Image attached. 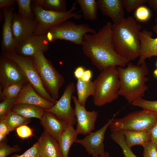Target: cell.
Masks as SVG:
<instances>
[{
    "instance_id": "cell-1",
    "label": "cell",
    "mask_w": 157,
    "mask_h": 157,
    "mask_svg": "<svg viewBox=\"0 0 157 157\" xmlns=\"http://www.w3.org/2000/svg\"><path fill=\"white\" fill-rule=\"evenodd\" d=\"M113 24L108 22L94 33L84 35L82 49L84 54L101 71L110 66L125 67L130 62L116 52L114 44Z\"/></svg>"
},
{
    "instance_id": "cell-2",
    "label": "cell",
    "mask_w": 157,
    "mask_h": 157,
    "mask_svg": "<svg viewBox=\"0 0 157 157\" xmlns=\"http://www.w3.org/2000/svg\"><path fill=\"white\" fill-rule=\"evenodd\" d=\"M141 29V25L131 16L119 23L113 24V38L115 50L120 56L129 61L139 57Z\"/></svg>"
},
{
    "instance_id": "cell-3",
    "label": "cell",
    "mask_w": 157,
    "mask_h": 157,
    "mask_svg": "<svg viewBox=\"0 0 157 157\" xmlns=\"http://www.w3.org/2000/svg\"><path fill=\"white\" fill-rule=\"evenodd\" d=\"M126 66L117 67L120 85L118 94L131 104L142 98L147 90L149 70L145 62L139 65L129 63Z\"/></svg>"
},
{
    "instance_id": "cell-4",
    "label": "cell",
    "mask_w": 157,
    "mask_h": 157,
    "mask_svg": "<svg viewBox=\"0 0 157 157\" xmlns=\"http://www.w3.org/2000/svg\"><path fill=\"white\" fill-rule=\"evenodd\" d=\"M94 82L95 92L93 97L95 105L102 106L117 99L120 85L117 67H109L101 71Z\"/></svg>"
},
{
    "instance_id": "cell-5",
    "label": "cell",
    "mask_w": 157,
    "mask_h": 157,
    "mask_svg": "<svg viewBox=\"0 0 157 157\" xmlns=\"http://www.w3.org/2000/svg\"><path fill=\"white\" fill-rule=\"evenodd\" d=\"M76 4L74 2L68 10L57 11L45 10L32 1V8L36 22L34 33L44 35L49 28L56 24L71 18L81 19L83 16L80 13V11H76Z\"/></svg>"
},
{
    "instance_id": "cell-6",
    "label": "cell",
    "mask_w": 157,
    "mask_h": 157,
    "mask_svg": "<svg viewBox=\"0 0 157 157\" xmlns=\"http://www.w3.org/2000/svg\"><path fill=\"white\" fill-rule=\"evenodd\" d=\"M44 51H38L32 57L44 86L54 99L57 101L59 91L65 81L63 76L45 56Z\"/></svg>"
},
{
    "instance_id": "cell-7",
    "label": "cell",
    "mask_w": 157,
    "mask_h": 157,
    "mask_svg": "<svg viewBox=\"0 0 157 157\" xmlns=\"http://www.w3.org/2000/svg\"><path fill=\"white\" fill-rule=\"evenodd\" d=\"M96 32L94 29L88 24H76L67 20L51 27L44 35L49 43L60 40L81 45L85 34Z\"/></svg>"
},
{
    "instance_id": "cell-8",
    "label": "cell",
    "mask_w": 157,
    "mask_h": 157,
    "mask_svg": "<svg viewBox=\"0 0 157 157\" xmlns=\"http://www.w3.org/2000/svg\"><path fill=\"white\" fill-rule=\"evenodd\" d=\"M157 119V114L142 109L114 119L109 127L111 132L125 130L147 131Z\"/></svg>"
},
{
    "instance_id": "cell-9",
    "label": "cell",
    "mask_w": 157,
    "mask_h": 157,
    "mask_svg": "<svg viewBox=\"0 0 157 157\" xmlns=\"http://www.w3.org/2000/svg\"><path fill=\"white\" fill-rule=\"evenodd\" d=\"M3 56L18 65L28 83L39 95L54 104L56 103L57 101L53 99L44 86L32 57L22 56L15 52L3 53Z\"/></svg>"
},
{
    "instance_id": "cell-10",
    "label": "cell",
    "mask_w": 157,
    "mask_h": 157,
    "mask_svg": "<svg viewBox=\"0 0 157 157\" xmlns=\"http://www.w3.org/2000/svg\"><path fill=\"white\" fill-rule=\"evenodd\" d=\"M75 91L74 83L72 82L66 87L60 99L50 108L45 110L53 114L58 119L73 126L76 123L74 109L71 106L72 94Z\"/></svg>"
},
{
    "instance_id": "cell-11",
    "label": "cell",
    "mask_w": 157,
    "mask_h": 157,
    "mask_svg": "<svg viewBox=\"0 0 157 157\" xmlns=\"http://www.w3.org/2000/svg\"><path fill=\"white\" fill-rule=\"evenodd\" d=\"M117 113L100 129L87 135L83 139H77L75 142L83 146L93 157H101L106 152L104 150V140L106 132L115 119Z\"/></svg>"
},
{
    "instance_id": "cell-12",
    "label": "cell",
    "mask_w": 157,
    "mask_h": 157,
    "mask_svg": "<svg viewBox=\"0 0 157 157\" xmlns=\"http://www.w3.org/2000/svg\"><path fill=\"white\" fill-rule=\"evenodd\" d=\"M22 69L13 61L3 56L0 59V83L3 89L10 85L28 83Z\"/></svg>"
},
{
    "instance_id": "cell-13",
    "label": "cell",
    "mask_w": 157,
    "mask_h": 157,
    "mask_svg": "<svg viewBox=\"0 0 157 157\" xmlns=\"http://www.w3.org/2000/svg\"><path fill=\"white\" fill-rule=\"evenodd\" d=\"M72 99L75 104V114L77 123L76 132L78 134L87 135L95 129L98 112L94 110L87 111L85 106L80 104L77 97L75 96H72Z\"/></svg>"
},
{
    "instance_id": "cell-14",
    "label": "cell",
    "mask_w": 157,
    "mask_h": 157,
    "mask_svg": "<svg viewBox=\"0 0 157 157\" xmlns=\"http://www.w3.org/2000/svg\"><path fill=\"white\" fill-rule=\"evenodd\" d=\"M13 37L18 44L34 33L36 27L35 19H29L20 16L15 10L12 23Z\"/></svg>"
},
{
    "instance_id": "cell-15",
    "label": "cell",
    "mask_w": 157,
    "mask_h": 157,
    "mask_svg": "<svg viewBox=\"0 0 157 157\" xmlns=\"http://www.w3.org/2000/svg\"><path fill=\"white\" fill-rule=\"evenodd\" d=\"M49 43L45 35L34 33L19 43L15 52L22 56L33 57L38 50H41L44 52L47 51Z\"/></svg>"
},
{
    "instance_id": "cell-16",
    "label": "cell",
    "mask_w": 157,
    "mask_h": 157,
    "mask_svg": "<svg viewBox=\"0 0 157 157\" xmlns=\"http://www.w3.org/2000/svg\"><path fill=\"white\" fill-rule=\"evenodd\" d=\"M2 10L4 21L2 26L1 49L3 53L15 52L18 45L13 37L12 27L15 9L11 6Z\"/></svg>"
},
{
    "instance_id": "cell-17",
    "label": "cell",
    "mask_w": 157,
    "mask_h": 157,
    "mask_svg": "<svg viewBox=\"0 0 157 157\" xmlns=\"http://www.w3.org/2000/svg\"><path fill=\"white\" fill-rule=\"evenodd\" d=\"M21 104L38 106L45 110L50 108L54 104L39 95L29 83L24 85L16 99L15 104Z\"/></svg>"
},
{
    "instance_id": "cell-18",
    "label": "cell",
    "mask_w": 157,
    "mask_h": 157,
    "mask_svg": "<svg viewBox=\"0 0 157 157\" xmlns=\"http://www.w3.org/2000/svg\"><path fill=\"white\" fill-rule=\"evenodd\" d=\"M97 2L101 13L110 18L113 24L119 23L125 18L123 0H98Z\"/></svg>"
},
{
    "instance_id": "cell-19",
    "label": "cell",
    "mask_w": 157,
    "mask_h": 157,
    "mask_svg": "<svg viewBox=\"0 0 157 157\" xmlns=\"http://www.w3.org/2000/svg\"><path fill=\"white\" fill-rule=\"evenodd\" d=\"M152 36L151 31L146 29L140 31V49L138 65L145 62L147 58L157 56V38H153Z\"/></svg>"
},
{
    "instance_id": "cell-20",
    "label": "cell",
    "mask_w": 157,
    "mask_h": 157,
    "mask_svg": "<svg viewBox=\"0 0 157 157\" xmlns=\"http://www.w3.org/2000/svg\"><path fill=\"white\" fill-rule=\"evenodd\" d=\"M40 120L44 131L58 142L68 125L66 122L58 119L53 114L46 111Z\"/></svg>"
},
{
    "instance_id": "cell-21",
    "label": "cell",
    "mask_w": 157,
    "mask_h": 157,
    "mask_svg": "<svg viewBox=\"0 0 157 157\" xmlns=\"http://www.w3.org/2000/svg\"><path fill=\"white\" fill-rule=\"evenodd\" d=\"M38 142L40 157H63L58 141L44 131Z\"/></svg>"
},
{
    "instance_id": "cell-22",
    "label": "cell",
    "mask_w": 157,
    "mask_h": 157,
    "mask_svg": "<svg viewBox=\"0 0 157 157\" xmlns=\"http://www.w3.org/2000/svg\"><path fill=\"white\" fill-rule=\"evenodd\" d=\"M126 142L131 148L136 145L143 147L151 141L150 135L148 131H137L130 130L122 131Z\"/></svg>"
},
{
    "instance_id": "cell-23",
    "label": "cell",
    "mask_w": 157,
    "mask_h": 157,
    "mask_svg": "<svg viewBox=\"0 0 157 157\" xmlns=\"http://www.w3.org/2000/svg\"><path fill=\"white\" fill-rule=\"evenodd\" d=\"M78 135L73 126L69 124L62 133L58 142L63 157H68L70 147L77 139Z\"/></svg>"
},
{
    "instance_id": "cell-24",
    "label": "cell",
    "mask_w": 157,
    "mask_h": 157,
    "mask_svg": "<svg viewBox=\"0 0 157 157\" xmlns=\"http://www.w3.org/2000/svg\"><path fill=\"white\" fill-rule=\"evenodd\" d=\"M12 110L26 118L35 117L40 120L45 112V110L42 107L25 104H15Z\"/></svg>"
},
{
    "instance_id": "cell-25",
    "label": "cell",
    "mask_w": 157,
    "mask_h": 157,
    "mask_svg": "<svg viewBox=\"0 0 157 157\" xmlns=\"http://www.w3.org/2000/svg\"><path fill=\"white\" fill-rule=\"evenodd\" d=\"M76 89L77 99L80 104L85 106L87 98L90 96H93L95 92L94 82L84 81L81 79H77Z\"/></svg>"
},
{
    "instance_id": "cell-26",
    "label": "cell",
    "mask_w": 157,
    "mask_h": 157,
    "mask_svg": "<svg viewBox=\"0 0 157 157\" xmlns=\"http://www.w3.org/2000/svg\"><path fill=\"white\" fill-rule=\"evenodd\" d=\"M83 13L85 19L94 21L97 18L98 8L97 1L95 0H76Z\"/></svg>"
},
{
    "instance_id": "cell-27",
    "label": "cell",
    "mask_w": 157,
    "mask_h": 157,
    "mask_svg": "<svg viewBox=\"0 0 157 157\" xmlns=\"http://www.w3.org/2000/svg\"><path fill=\"white\" fill-rule=\"evenodd\" d=\"M2 118L5 120L10 132L20 126L27 125L31 120V118L24 117L13 110L8 113Z\"/></svg>"
},
{
    "instance_id": "cell-28",
    "label": "cell",
    "mask_w": 157,
    "mask_h": 157,
    "mask_svg": "<svg viewBox=\"0 0 157 157\" xmlns=\"http://www.w3.org/2000/svg\"><path fill=\"white\" fill-rule=\"evenodd\" d=\"M32 1L45 10L57 11H66V0H35Z\"/></svg>"
},
{
    "instance_id": "cell-29",
    "label": "cell",
    "mask_w": 157,
    "mask_h": 157,
    "mask_svg": "<svg viewBox=\"0 0 157 157\" xmlns=\"http://www.w3.org/2000/svg\"><path fill=\"white\" fill-rule=\"evenodd\" d=\"M112 139L121 148L125 157H138L127 144L124 135L122 131L114 132L111 133Z\"/></svg>"
},
{
    "instance_id": "cell-30",
    "label": "cell",
    "mask_w": 157,
    "mask_h": 157,
    "mask_svg": "<svg viewBox=\"0 0 157 157\" xmlns=\"http://www.w3.org/2000/svg\"><path fill=\"white\" fill-rule=\"evenodd\" d=\"M16 2L18 8L17 13L20 16L27 18H35L32 8V0H16Z\"/></svg>"
},
{
    "instance_id": "cell-31",
    "label": "cell",
    "mask_w": 157,
    "mask_h": 157,
    "mask_svg": "<svg viewBox=\"0 0 157 157\" xmlns=\"http://www.w3.org/2000/svg\"><path fill=\"white\" fill-rule=\"evenodd\" d=\"M24 85L20 83L14 84L4 88L1 92V97L3 99H16Z\"/></svg>"
},
{
    "instance_id": "cell-32",
    "label": "cell",
    "mask_w": 157,
    "mask_h": 157,
    "mask_svg": "<svg viewBox=\"0 0 157 157\" xmlns=\"http://www.w3.org/2000/svg\"><path fill=\"white\" fill-rule=\"evenodd\" d=\"M131 104L149 112L157 114V100L149 101L141 98L136 100Z\"/></svg>"
},
{
    "instance_id": "cell-33",
    "label": "cell",
    "mask_w": 157,
    "mask_h": 157,
    "mask_svg": "<svg viewBox=\"0 0 157 157\" xmlns=\"http://www.w3.org/2000/svg\"><path fill=\"white\" fill-rule=\"evenodd\" d=\"M16 99L5 98L0 103V119L12 110L15 105Z\"/></svg>"
},
{
    "instance_id": "cell-34",
    "label": "cell",
    "mask_w": 157,
    "mask_h": 157,
    "mask_svg": "<svg viewBox=\"0 0 157 157\" xmlns=\"http://www.w3.org/2000/svg\"><path fill=\"white\" fill-rule=\"evenodd\" d=\"M149 9L144 5L138 8L135 10V16L137 20L144 22L147 21L151 16Z\"/></svg>"
},
{
    "instance_id": "cell-35",
    "label": "cell",
    "mask_w": 157,
    "mask_h": 157,
    "mask_svg": "<svg viewBox=\"0 0 157 157\" xmlns=\"http://www.w3.org/2000/svg\"><path fill=\"white\" fill-rule=\"evenodd\" d=\"M20 150L18 145L11 147L3 141L0 144V157H7L12 153L20 151Z\"/></svg>"
},
{
    "instance_id": "cell-36",
    "label": "cell",
    "mask_w": 157,
    "mask_h": 157,
    "mask_svg": "<svg viewBox=\"0 0 157 157\" xmlns=\"http://www.w3.org/2000/svg\"><path fill=\"white\" fill-rule=\"evenodd\" d=\"M147 0H123L124 9L128 13L135 10L139 7L147 3Z\"/></svg>"
},
{
    "instance_id": "cell-37",
    "label": "cell",
    "mask_w": 157,
    "mask_h": 157,
    "mask_svg": "<svg viewBox=\"0 0 157 157\" xmlns=\"http://www.w3.org/2000/svg\"><path fill=\"white\" fill-rule=\"evenodd\" d=\"M143 147V157H157V147L151 141Z\"/></svg>"
},
{
    "instance_id": "cell-38",
    "label": "cell",
    "mask_w": 157,
    "mask_h": 157,
    "mask_svg": "<svg viewBox=\"0 0 157 157\" xmlns=\"http://www.w3.org/2000/svg\"><path fill=\"white\" fill-rule=\"evenodd\" d=\"M11 157H40L38 152V142L22 154H14Z\"/></svg>"
},
{
    "instance_id": "cell-39",
    "label": "cell",
    "mask_w": 157,
    "mask_h": 157,
    "mask_svg": "<svg viewBox=\"0 0 157 157\" xmlns=\"http://www.w3.org/2000/svg\"><path fill=\"white\" fill-rule=\"evenodd\" d=\"M17 135L23 138H26L31 136L33 135L31 129L27 125L20 126L16 129Z\"/></svg>"
},
{
    "instance_id": "cell-40",
    "label": "cell",
    "mask_w": 157,
    "mask_h": 157,
    "mask_svg": "<svg viewBox=\"0 0 157 157\" xmlns=\"http://www.w3.org/2000/svg\"><path fill=\"white\" fill-rule=\"evenodd\" d=\"M148 131L150 135L151 141L157 147V119Z\"/></svg>"
},
{
    "instance_id": "cell-41",
    "label": "cell",
    "mask_w": 157,
    "mask_h": 157,
    "mask_svg": "<svg viewBox=\"0 0 157 157\" xmlns=\"http://www.w3.org/2000/svg\"><path fill=\"white\" fill-rule=\"evenodd\" d=\"M10 131L5 120L3 118L0 120V133L6 135Z\"/></svg>"
},
{
    "instance_id": "cell-42",
    "label": "cell",
    "mask_w": 157,
    "mask_h": 157,
    "mask_svg": "<svg viewBox=\"0 0 157 157\" xmlns=\"http://www.w3.org/2000/svg\"><path fill=\"white\" fill-rule=\"evenodd\" d=\"M16 3V0H0V8L2 9L13 6Z\"/></svg>"
},
{
    "instance_id": "cell-43",
    "label": "cell",
    "mask_w": 157,
    "mask_h": 157,
    "mask_svg": "<svg viewBox=\"0 0 157 157\" xmlns=\"http://www.w3.org/2000/svg\"><path fill=\"white\" fill-rule=\"evenodd\" d=\"M85 69L82 66L77 67L74 72V74L76 78L77 79H81L85 71Z\"/></svg>"
},
{
    "instance_id": "cell-44",
    "label": "cell",
    "mask_w": 157,
    "mask_h": 157,
    "mask_svg": "<svg viewBox=\"0 0 157 157\" xmlns=\"http://www.w3.org/2000/svg\"><path fill=\"white\" fill-rule=\"evenodd\" d=\"M92 77V71L90 69H87L85 70L81 79L84 81L88 82L91 80Z\"/></svg>"
},
{
    "instance_id": "cell-45",
    "label": "cell",
    "mask_w": 157,
    "mask_h": 157,
    "mask_svg": "<svg viewBox=\"0 0 157 157\" xmlns=\"http://www.w3.org/2000/svg\"><path fill=\"white\" fill-rule=\"evenodd\" d=\"M147 3L157 15V0H147Z\"/></svg>"
},
{
    "instance_id": "cell-46",
    "label": "cell",
    "mask_w": 157,
    "mask_h": 157,
    "mask_svg": "<svg viewBox=\"0 0 157 157\" xmlns=\"http://www.w3.org/2000/svg\"><path fill=\"white\" fill-rule=\"evenodd\" d=\"M155 24L153 26L152 29L154 33L157 34V17H155Z\"/></svg>"
},
{
    "instance_id": "cell-47",
    "label": "cell",
    "mask_w": 157,
    "mask_h": 157,
    "mask_svg": "<svg viewBox=\"0 0 157 157\" xmlns=\"http://www.w3.org/2000/svg\"><path fill=\"white\" fill-rule=\"evenodd\" d=\"M6 135L0 133V142H1L3 141L5 139Z\"/></svg>"
},
{
    "instance_id": "cell-48",
    "label": "cell",
    "mask_w": 157,
    "mask_h": 157,
    "mask_svg": "<svg viewBox=\"0 0 157 157\" xmlns=\"http://www.w3.org/2000/svg\"><path fill=\"white\" fill-rule=\"evenodd\" d=\"M101 157H110L109 153L108 152H106L105 154Z\"/></svg>"
},
{
    "instance_id": "cell-49",
    "label": "cell",
    "mask_w": 157,
    "mask_h": 157,
    "mask_svg": "<svg viewBox=\"0 0 157 157\" xmlns=\"http://www.w3.org/2000/svg\"><path fill=\"white\" fill-rule=\"evenodd\" d=\"M154 75L157 78V69L154 70Z\"/></svg>"
},
{
    "instance_id": "cell-50",
    "label": "cell",
    "mask_w": 157,
    "mask_h": 157,
    "mask_svg": "<svg viewBox=\"0 0 157 157\" xmlns=\"http://www.w3.org/2000/svg\"><path fill=\"white\" fill-rule=\"evenodd\" d=\"M156 67H157V61L156 63Z\"/></svg>"
}]
</instances>
